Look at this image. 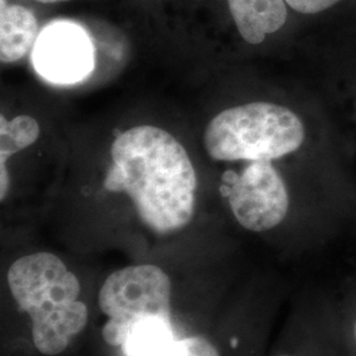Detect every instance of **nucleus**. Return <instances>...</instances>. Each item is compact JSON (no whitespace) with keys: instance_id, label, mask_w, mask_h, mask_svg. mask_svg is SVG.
<instances>
[{"instance_id":"obj_1","label":"nucleus","mask_w":356,"mask_h":356,"mask_svg":"<svg viewBox=\"0 0 356 356\" xmlns=\"http://www.w3.org/2000/svg\"><path fill=\"white\" fill-rule=\"evenodd\" d=\"M244 277H179L157 263H134L97 284L92 332L110 356H163L210 327Z\"/></svg>"},{"instance_id":"obj_2","label":"nucleus","mask_w":356,"mask_h":356,"mask_svg":"<svg viewBox=\"0 0 356 356\" xmlns=\"http://www.w3.org/2000/svg\"><path fill=\"white\" fill-rule=\"evenodd\" d=\"M95 293L58 254L13 259L1 280V355H72L92 334Z\"/></svg>"},{"instance_id":"obj_3","label":"nucleus","mask_w":356,"mask_h":356,"mask_svg":"<svg viewBox=\"0 0 356 356\" xmlns=\"http://www.w3.org/2000/svg\"><path fill=\"white\" fill-rule=\"evenodd\" d=\"M111 157L114 164L103 189L124 194L144 229L165 238L191 225L197 175L185 148L169 132L152 126L131 128L116 138Z\"/></svg>"},{"instance_id":"obj_4","label":"nucleus","mask_w":356,"mask_h":356,"mask_svg":"<svg viewBox=\"0 0 356 356\" xmlns=\"http://www.w3.org/2000/svg\"><path fill=\"white\" fill-rule=\"evenodd\" d=\"M285 296L282 280L247 276L210 327L181 339L163 356H267Z\"/></svg>"},{"instance_id":"obj_5","label":"nucleus","mask_w":356,"mask_h":356,"mask_svg":"<svg viewBox=\"0 0 356 356\" xmlns=\"http://www.w3.org/2000/svg\"><path fill=\"white\" fill-rule=\"evenodd\" d=\"M305 128L292 110L268 102L222 111L209 123L204 148L218 161H270L297 151Z\"/></svg>"},{"instance_id":"obj_6","label":"nucleus","mask_w":356,"mask_h":356,"mask_svg":"<svg viewBox=\"0 0 356 356\" xmlns=\"http://www.w3.org/2000/svg\"><path fill=\"white\" fill-rule=\"evenodd\" d=\"M267 356H355L327 284L297 292Z\"/></svg>"},{"instance_id":"obj_7","label":"nucleus","mask_w":356,"mask_h":356,"mask_svg":"<svg viewBox=\"0 0 356 356\" xmlns=\"http://www.w3.org/2000/svg\"><path fill=\"white\" fill-rule=\"evenodd\" d=\"M222 191L238 225L250 232L280 229L291 216V193L269 161H251Z\"/></svg>"},{"instance_id":"obj_8","label":"nucleus","mask_w":356,"mask_h":356,"mask_svg":"<svg viewBox=\"0 0 356 356\" xmlns=\"http://www.w3.org/2000/svg\"><path fill=\"white\" fill-rule=\"evenodd\" d=\"M32 60L38 76L44 79L58 85H73L91 74L95 49L83 26L58 20L40 32Z\"/></svg>"},{"instance_id":"obj_9","label":"nucleus","mask_w":356,"mask_h":356,"mask_svg":"<svg viewBox=\"0 0 356 356\" xmlns=\"http://www.w3.org/2000/svg\"><path fill=\"white\" fill-rule=\"evenodd\" d=\"M229 13L242 38L261 44L267 35L281 29L288 17L285 0H227Z\"/></svg>"},{"instance_id":"obj_10","label":"nucleus","mask_w":356,"mask_h":356,"mask_svg":"<svg viewBox=\"0 0 356 356\" xmlns=\"http://www.w3.org/2000/svg\"><path fill=\"white\" fill-rule=\"evenodd\" d=\"M35 15L22 6H10L1 0L0 11V58L3 64H13L35 48L38 38Z\"/></svg>"},{"instance_id":"obj_11","label":"nucleus","mask_w":356,"mask_h":356,"mask_svg":"<svg viewBox=\"0 0 356 356\" xmlns=\"http://www.w3.org/2000/svg\"><path fill=\"white\" fill-rule=\"evenodd\" d=\"M40 136L38 123L28 115H20L11 122L0 116V200L7 198L10 191V175L7 160L13 153L26 149Z\"/></svg>"},{"instance_id":"obj_12","label":"nucleus","mask_w":356,"mask_h":356,"mask_svg":"<svg viewBox=\"0 0 356 356\" xmlns=\"http://www.w3.org/2000/svg\"><path fill=\"white\" fill-rule=\"evenodd\" d=\"M332 301L342 321L346 337L356 356V275L327 284Z\"/></svg>"},{"instance_id":"obj_13","label":"nucleus","mask_w":356,"mask_h":356,"mask_svg":"<svg viewBox=\"0 0 356 356\" xmlns=\"http://www.w3.org/2000/svg\"><path fill=\"white\" fill-rule=\"evenodd\" d=\"M341 0H285V3L297 13L304 15H314V13L326 11Z\"/></svg>"},{"instance_id":"obj_14","label":"nucleus","mask_w":356,"mask_h":356,"mask_svg":"<svg viewBox=\"0 0 356 356\" xmlns=\"http://www.w3.org/2000/svg\"><path fill=\"white\" fill-rule=\"evenodd\" d=\"M40 3H57V1H66V0H36Z\"/></svg>"}]
</instances>
